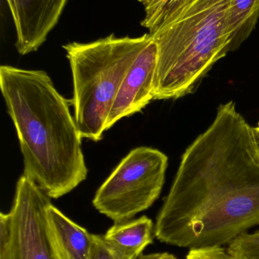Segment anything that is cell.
Segmentation results:
<instances>
[{"instance_id":"obj_1","label":"cell","mask_w":259,"mask_h":259,"mask_svg":"<svg viewBox=\"0 0 259 259\" xmlns=\"http://www.w3.org/2000/svg\"><path fill=\"white\" fill-rule=\"evenodd\" d=\"M258 225V146L230 101L182 155L154 233L162 243L191 249L229 244Z\"/></svg>"},{"instance_id":"obj_2","label":"cell","mask_w":259,"mask_h":259,"mask_svg":"<svg viewBox=\"0 0 259 259\" xmlns=\"http://www.w3.org/2000/svg\"><path fill=\"white\" fill-rule=\"evenodd\" d=\"M0 88L16 131L24 175L50 199L74 190L88 170L69 102L42 70L2 65Z\"/></svg>"},{"instance_id":"obj_3","label":"cell","mask_w":259,"mask_h":259,"mask_svg":"<svg viewBox=\"0 0 259 259\" xmlns=\"http://www.w3.org/2000/svg\"><path fill=\"white\" fill-rule=\"evenodd\" d=\"M231 0H172L149 33L158 47L154 100L193 92L230 53Z\"/></svg>"},{"instance_id":"obj_4","label":"cell","mask_w":259,"mask_h":259,"mask_svg":"<svg viewBox=\"0 0 259 259\" xmlns=\"http://www.w3.org/2000/svg\"><path fill=\"white\" fill-rule=\"evenodd\" d=\"M151 38L149 33L137 37L112 33L92 42L62 47L71 68V103L82 138L101 140L123 79Z\"/></svg>"},{"instance_id":"obj_5","label":"cell","mask_w":259,"mask_h":259,"mask_svg":"<svg viewBox=\"0 0 259 259\" xmlns=\"http://www.w3.org/2000/svg\"><path fill=\"white\" fill-rule=\"evenodd\" d=\"M167 165L168 157L158 149H132L96 192L93 205L115 224L131 220L159 198Z\"/></svg>"},{"instance_id":"obj_6","label":"cell","mask_w":259,"mask_h":259,"mask_svg":"<svg viewBox=\"0 0 259 259\" xmlns=\"http://www.w3.org/2000/svg\"><path fill=\"white\" fill-rule=\"evenodd\" d=\"M50 204L36 183L20 177L10 211L0 214V259H56L47 232Z\"/></svg>"},{"instance_id":"obj_7","label":"cell","mask_w":259,"mask_h":259,"mask_svg":"<svg viewBox=\"0 0 259 259\" xmlns=\"http://www.w3.org/2000/svg\"><path fill=\"white\" fill-rule=\"evenodd\" d=\"M157 67L158 47L152 37L123 79L109 111L106 131L120 120L141 112L154 100Z\"/></svg>"},{"instance_id":"obj_8","label":"cell","mask_w":259,"mask_h":259,"mask_svg":"<svg viewBox=\"0 0 259 259\" xmlns=\"http://www.w3.org/2000/svg\"><path fill=\"white\" fill-rule=\"evenodd\" d=\"M21 56L36 51L57 24L68 0H6Z\"/></svg>"},{"instance_id":"obj_9","label":"cell","mask_w":259,"mask_h":259,"mask_svg":"<svg viewBox=\"0 0 259 259\" xmlns=\"http://www.w3.org/2000/svg\"><path fill=\"white\" fill-rule=\"evenodd\" d=\"M47 232L56 259H88L92 234L66 217L52 203L47 210Z\"/></svg>"},{"instance_id":"obj_10","label":"cell","mask_w":259,"mask_h":259,"mask_svg":"<svg viewBox=\"0 0 259 259\" xmlns=\"http://www.w3.org/2000/svg\"><path fill=\"white\" fill-rule=\"evenodd\" d=\"M153 222L146 216L117 223L103 236V240L118 259H137L153 243Z\"/></svg>"},{"instance_id":"obj_11","label":"cell","mask_w":259,"mask_h":259,"mask_svg":"<svg viewBox=\"0 0 259 259\" xmlns=\"http://www.w3.org/2000/svg\"><path fill=\"white\" fill-rule=\"evenodd\" d=\"M259 18V0H231L228 25L230 53L240 48L255 30Z\"/></svg>"},{"instance_id":"obj_12","label":"cell","mask_w":259,"mask_h":259,"mask_svg":"<svg viewBox=\"0 0 259 259\" xmlns=\"http://www.w3.org/2000/svg\"><path fill=\"white\" fill-rule=\"evenodd\" d=\"M228 250L241 259H259V229L245 233L233 240Z\"/></svg>"},{"instance_id":"obj_13","label":"cell","mask_w":259,"mask_h":259,"mask_svg":"<svg viewBox=\"0 0 259 259\" xmlns=\"http://www.w3.org/2000/svg\"><path fill=\"white\" fill-rule=\"evenodd\" d=\"M144 7V18L141 25L150 30L172 0H138Z\"/></svg>"},{"instance_id":"obj_14","label":"cell","mask_w":259,"mask_h":259,"mask_svg":"<svg viewBox=\"0 0 259 259\" xmlns=\"http://www.w3.org/2000/svg\"><path fill=\"white\" fill-rule=\"evenodd\" d=\"M187 259H241L228 252L223 246L196 248L189 251Z\"/></svg>"},{"instance_id":"obj_15","label":"cell","mask_w":259,"mask_h":259,"mask_svg":"<svg viewBox=\"0 0 259 259\" xmlns=\"http://www.w3.org/2000/svg\"><path fill=\"white\" fill-rule=\"evenodd\" d=\"M88 259H118L106 246L103 236L92 234V244Z\"/></svg>"},{"instance_id":"obj_16","label":"cell","mask_w":259,"mask_h":259,"mask_svg":"<svg viewBox=\"0 0 259 259\" xmlns=\"http://www.w3.org/2000/svg\"><path fill=\"white\" fill-rule=\"evenodd\" d=\"M137 259H177L174 255L167 252L162 253L149 254V255H142L141 254Z\"/></svg>"},{"instance_id":"obj_17","label":"cell","mask_w":259,"mask_h":259,"mask_svg":"<svg viewBox=\"0 0 259 259\" xmlns=\"http://www.w3.org/2000/svg\"><path fill=\"white\" fill-rule=\"evenodd\" d=\"M254 133V137H255V142H256L257 146L259 151V129L257 127H252Z\"/></svg>"},{"instance_id":"obj_18","label":"cell","mask_w":259,"mask_h":259,"mask_svg":"<svg viewBox=\"0 0 259 259\" xmlns=\"http://www.w3.org/2000/svg\"><path fill=\"white\" fill-rule=\"evenodd\" d=\"M257 128L259 129V122L258 123V125H257Z\"/></svg>"}]
</instances>
